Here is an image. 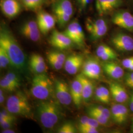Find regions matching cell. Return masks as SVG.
<instances>
[{
    "instance_id": "cell-15",
    "label": "cell",
    "mask_w": 133,
    "mask_h": 133,
    "mask_svg": "<svg viewBox=\"0 0 133 133\" xmlns=\"http://www.w3.org/2000/svg\"><path fill=\"white\" fill-rule=\"evenodd\" d=\"M84 61L81 54H71L66 58L64 65L65 70L70 75H76L82 68Z\"/></svg>"
},
{
    "instance_id": "cell-49",
    "label": "cell",
    "mask_w": 133,
    "mask_h": 133,
    "mask_svg": "<svg viewBox=\"0 0 133 133\" xmlns=\"http://www.w3.org/2000/svg\"></svg>"
},
{
    "instance_id": "cell-43",
    "label": "cell",
    "mask_w": 133,
    "mask_h": 133,
    "mask_svg": "<svg viewBox=\"0 0 133 133\" xmlns=\"http://www.w3.org/2000/svg\"><path fill=\"white\" fill-rule=\"evenodd\" d=\"M89 117L87 116H83L79 119V126H85L86 125L89 119Z\"/></svg>"
},
{
    "instance_id": "cell-18",
    "label": "cell",
    "mask_w": 133,
    "mask_h": 133,
    "mask_svg": "<svg viewBox=\"0 0 133 133\" xmlns=\"http://www.w3.org/2000/svg\"><path fill=\"white\" fill-rule=\"evenodd\" d=\"M109 89L114 101L118 103H123L128 100V95L123 86L117 82L110 83Z\"/></svg>"
},
{
    "instance_id": "cell-47",
    "label": "cell",
    "mask_w": 133,
    "mask_h": 133,
    "mask_svg": "<svg viewBox=\"0 0 133 133\" xmlns=\"http://www.w3.org/2000/svg\"><path fill=\"white\" fill-rule=\"evenodd\" d=\"M129 87L131 88H133V81L132 82H129L126 84Z\"/></svg>"
},
{
    "instance_id": "cell-23",
    "label": "cell",
    "mask_w": 133,
    "mask_h": 133,
    "mask_svg": "<svg viewBox=\"0 0 133 133\" xmlns=\"http://www.w3.org/2000/svg\"><path fill=\"white\" fill-rule=\"evenodd\" d=\"M108 25L106 21L103 18L92 19L88 18L85 22L86 28L89 33L95 32Z\"/></svg>"
},
{
    "instance_id": "cell-36",
    "label": "cell",
    "mask_w": 133,
    "mask_h": 133,
    "mask_svg": "<svg viewBox=\"0 0 133 133\" xmlns=\"http://www.w3.org/2000/svg\"><path fill=\"white\" fill-rule=\"evenodd\" d=\"M101 90L102 92V94L103 95V98L104 100V103L105 104H109L110 102V94L109 91L108 90L105 86H100Z\"/></svg>"
},
{
    "instance_id": "cell-9",
    "label": "cell",
    "mask_w": 133,
    "mask_h": 133,
    "mask_svg": "<svg viewBox=\"0 0 133 133\" xmlns=\"http://www.w3.org/2000/svg\"><path fill=\"white\" fill-rule=\"evenodd\" d=\"M55 94L58 102L63 105H69L72 101L70 88L66 82L57 79L55 82Z\"/></svg>"
},
{
    "instance_id": "cell-3",
    "label": "cell",
    "mask_w": 133,
    "mask_h": 133,
    "mask_svg": "<svg viewBox=\"0 0 133 133\" xmlns=\"http://www.w3.org/2000/svg\"><path fill=\"white\" fill-rule=\"evenodd\" d=\"M6 109L14 115L28 118L32 117V107L28 99L21 91L9 97L6 101Z\"/></svg>"
},
{
    "instance_id": "cell-33",
    "label": "cell",
    "mask_w": 133,
    "mask_h": 133,
    "mask_svg": "<svg viewBox=\"0 0 133 133\" xmlns=\"http://www.w3.org/2000/svg\"><path fill=\"white\" fill-rule=\"evenodd\" d=\"M48 61L49 62L50 65L55 70H61L64 66L63 64L58 62L56 59H55L54 57L50 56V55H47Z\"/></svg>"
},
{
    "instance_id": "cell-34",
    "label": "cell",
    "mask_w": 133,
    "mask_h": 133,
    "mask_svg": "<svg viewBox=\"0 0 133 133\" xmlns=\"http://www.w3.org/2000/svg\"><path fill=\"white\" fill-rule=\"evenodd\" d=\"M94 0H76L77 5L80 11L85 10Z\"/></svg>"
},
{
    "instance_id": "cell-45",
    "label": "cell",
    "mask_w": 133,
    "mask_h": 133,
    "mask_svg": "<svg viewBox=\"0 0 133 133\" xmlns=\"http://www.w3.org/2000/svg\"><path fill=\"white\" fill-rule=\"evenodd\" d=\"M4 101H5V97H4L3 90L1 88V90H0V103H1V104H3Z\"/></svg>"
},
{
    "instance_id": "cell-40",
    "label": "cell",
    "mask_w": 133,
    "mask_h": 133,
    "mask_svg": "<svg viewBox=\"0 0 133 133\" xmlns=\"http://www.w3.org/2000/svg\"><path fill=\"white\" fill-rule=\"evenodd\" d=\"M14 121L10 120H5V121L0 122L1 126L3 130L10 129L12 127Z\"/></svg>"
},
{
    "instance_id": "cell-17",
    "label": "cell",
    "mask_w": 133,
    "mask_h": 133,
    "mask_svg": "<svg viewBox=\"0 0 133 133\" xmlns=\"http://www.w3.org/2000/svg\"><path fill=\"white\" fill-rule=\"evenodd\" d=\"M101 65L105 73L112 79H118L124 76L123 68L115 62L105 61Z\"/></svg>"
},
{
    "instance_id": "cell-8",
    "label": "cell",
    "mask_w": 133,
    "mask_h": 133,
    "mask_svg": "<svg viewBox=\"0 0 133 133\" xmlns=\"http://www.w3.org/2000/svg\"><path fill=\"white\" fill-rule=\"evenodd\" d=\"M110 42L117 50L122 52L133 50V38L127 34L117 32L110 38Z\"/></svg>"
},
{
    "instance_id": "cell-19",
    "label": "cell",
    "mask_w": 133,
    "mask_h": 133,
    "mask_svg": "<svg viewBox=\"0 0 133 133\" xmlns=\"http://www.w3.org/2000/svg\"><path fill=\"white\" fill-rule=\"evenodd\" d=\"M72 102L76 107H79L82 98V87L79 77L77 75L71 83L70 87Z\"/></svg>"
},
{
    "instance_id": "cell-22",
    "label": "cell",
    "mask_w": 133,
    "mask_h": 133,
    "mask_svg": "<svg viewBox=\"0 0 133 133\" xmlns=\"http://www.w3.org/2000/svg\"><path fill=\"white\" fill-rule=\"evenodd\" d=\"M78 76L82 84L83 101L87 102L90 100L93 94L94 89V83L91 79L84 76L82 74Z\"/></svg>"
},
{
    "instance_id": "cell-46",
    "label": "cell",
    "mask_w": 133,
    "mask_h": 133,
    "mask_svg": "<svg viewBox=\"0 0 133 133\" xmlns=\"http://www.w3.org/2000/svg\"><path fill=\"white\" fill-rule=\"evenodd\" d=\"M3 133H14V130H11V129H5L2 132Z\"/></svg>"
},
{
    "instance_id": "cell-27",
    "label": "cell",
    "mask_w": 133,
    "mask_h": 133,
    "mask_svg": "<svg viewBox=\"0 0 133 133\" xmlns=\"http://www.w3.org/2000/svg\"><path fill=\"white\" fill-rule=\"evenodd\" d=\"M87 113L89 117H92L93 118L96 119L100 125L105 126L108 125L109 123V119L107 118L104 116L100 114L98 112H95L93 110H91L90 109H88L87 110Z\"/></svg>"
},
{
    "instance_id": "cell-37",
    "label": "cell",
    "mask_w": 133,
    "mask_h": 133,
    "mask_svg": "<svg viewBox=\"0 0 133 133\" xmlns=\"http://www.w3.org/2000/svg\"><path fill=\"white\" fill-rule=\"evenodd\" d=\"M133 65V56L123 59L122 61V65L124 68L128 69Z\"/></svg>"
},
{
    "instance_id": "cell-29",
    "label": "cell",
    "mask_w": 133,
    "mask_h": 133,
    "mask_svg": "<svg viewBox=\"0 0 133 133\" xmlns=\"http://www.w3.org/2000/svg\"><path fill=\"white\" fill-rule=\"evenodd\" d=\"M58 133H75L76 130L74 124L70 122H67L61 125L58 129Z\"/></svg>"
},
{
    "instance_id": "cell-6",
    "label": "cell",
    "mask_w": 133,
    "mask_h": 133,
    "mask_svg": "<svg viewBox=\"0 0 133 133\" xmlns=\"http://www.w3.org/2000/svg\"><path fill=\"white\" fill-rule=\"evenodd\" d=\"M111 21L115 25L133 32V15L124 10H115L111 16Z\"/></svg>"
},
{
    "instance_id": "cell-7",
    "label": "cell",
    "mask_w": 133,
    "mask_h": 133,
    "mask_svg": "<svg viewBox=\"0 0 133 133\" xmlns=\"http://www.w3.org/2000/svg\"><path fill=\"white\" fill-rule=\"evenodd\" d=\"M102 65L94 58H88L84 61L82 74L91 79H99L102 75Z\"/></svg>"
},
{
    "instance_id": "cell-39",
    "label": "cell",
    "mask_w": 133,
    "mask_h": 133,
    "mask_svg": "<svg viewBox=\"0 0 133 133\" xmlns=\"http://www.w3.org/2000/svg\"><path fill=\"white\" fill-rule=\"evenodd\" d=\"M15 115L11 114L8 109H3L0 112V116H2L3 117H5V118H7L8 119L12 120L15 121L16 118L14 116Z\"/></svg>"
},
{
    "instance_id": "cell-25",
    "label": "cell",
    "mask_w": 133,
    "mask_h": 133,
    "mask_svg": "<svg viewBox=\"0 0 133 133\" xmlns=\"http://www.w3.org/2000/svg\"><path fill=\"white\" fill-rule=\"evenodd\" d=\"M29 66L31 71L36 74L44 73L48 69L45 63H41L29 59Z\"/></svg>"
},
{
    "instance_id": "cell-35",
    "label": "cell",
    "mask_w": 133,
    "mask_h": 133,
    "mask_svg": "<svg viewBox=\"0 0 133 133\" xmlns=\"http://www.w3.org/2000/svg\"><path fill=\"white\" fill-rule=\"evenodd\" d=\"M78 129L80 132L82 133H99L97 128L91 127L88 126H78Z\"/></svg>"
},
{
    "instance_id": "cell-11",
    "label": "cell",
    "mask_w": 133,
    "mask_h": 133,
    "mask_svg": "<svg viewBox=\"0 0 133 133\" xmlns=\"http://www.w3.org/2000/svg\"><path fill=\"white\" fill-rule=\"evenodd\" d=\"M20 32L26 38L34 42H37L40 40L41 32L37 22L35 20L25 22L21 26Z\"/></svg>"
},
{
    "instance_id": "cell-21",
    "label": "cell",
    "mask_w": 133,
    "mask_h": 133,
    "mask_svg": "<svg viewBox=\"0 0 133 133\" xmlns=\"http://www.w3.org/2000/svg\"><path fill=\"white\" fill-rule=\"evenodd\" d=\"M96 53L97 57L104 61H111L116 59L118 57L117 54L112 48L104 44L98 46Z\"/></svg>"
},
{
    "instance_id": "cell-44",
    "label": "cell",
    "mask_w": 133,
    "mask_h": 133,
    "mask_svg": "<svg viewBox=\"0 0 133 133\" xmlns=\"http://www.w3.org/2000/svg\"><path fill=\"white\" fill-rule=\"evenodd\" d=\"M129 108L131 111L133 112V92L131 94L129 99Z\"/></svg>"
},
{
    "instance_id": "cell-14",
    "label": "cell",
    "mask_w": 133,
    "mask_h": 133,
    "mask_svg": "<svg viewBox=\"0 0 133 133\" xmlns=\"http://www.w3.org/2000/svg\"><path fill=\"white\" fill-rule=\"evenodd\" d=\"M50 43L53 47L62 50L71 48L73 42L64 33L54 30L51 35Z\"/></svg>"
},
{
    "instance_id": "cell-12",
    "label": "cell",
    "mask_w": 133,
    "mask_h": 133,
    "mask_svg": "<svg viewBox=\"0 0 133 133\" xmlns=\"http://www.w3.org/2000/svg\"><path fill=\"white\" fill-rule=\"evenodd\" d=\"M56 18L51 14L43 10H39L38 13L37 22L42 33L48 34L55 26Z\"/></svg>"
},
{
    "instance_id": "cell-5",
    "label": "cell",
    "mask_w": 133,
    "mask_h": 133,
    "mask_svg": "<svg viewBox=\"0 0 133 133\" xmlns=\"http://www.w3.org/2000/svg\"><path fill=\"white\" fill-rule=\"evenodd\" d=\"M72 41L73 43L81 48L85 45V38L83 29L76 20L72 21L63 32Z\"/></svg>"
},
{
    "instance_id": "cell-10",
    "label": "cell",
    "mask_w": 133,
    "mask_h": 133,
    "mask_svg": "<svg viewBox=\"0 0 133 133\" xmlns=\"http://www.w3.org/2000/svg\"><path fill=\"white\" fill-rule=\"evenodd\" d=\"M123 4V0H96V9L101 16L113 13Z\"/></svg>"
},
{
    "instance_id": "cell-38",
    "label": "cell",
    "mask_w": 133,
    "mask_h": 133,
    "mask_svg": "<svg viewBox=\"0 0 133 133\" xmlns=\"http://www.w3.org/2000/svg\"><path fill=\"white\" fill-rule=\"evenodd\" d=\"M95 97L96 100H97L98 101L101 102V103H104L103 95L102 94V92L101 90L100 86L96 88V89H95Z\"/></svg>"
},
{
    "instance_id": "cell-16",
    "label": "cell",
    "mask_w": 133,
    "mask_h": 133,
    "mask_svg": "<svg viewBox=\"0 0 133 133\" xmlns=\"http://www.w3.org/2000/svg\"><path fill=\"white\" fill-rule=\"evenodd\" d=\"M111 117L114 122L118 125L126 123L128 117V110L126 107L120 104H114L110 108Z\"/></svg>"
},
{
    "instance_id": "cell-4",
    "label": "cell",
    "mask_w": 133,
    "mask_h": 133,
    "mask_svg": "<svg viewBox=\"0 0 133 133\" xmlns=\"http://www.w3.org/2000/svg\"><path fill=\"white\" fill-rule=\"evenodd\" d=\"M30 91L35 98L42 101L48 100L53 92L52 82L45 74H36L32 81Z\"/></svg>"
},
{
    "instance_id": "cell-42",
    "label": "cell",
    "mask_w": 133,
    "mask_h": 133,
    "mask_svg": "<svg viewBox=\"0 0 133 133\" xmlns=\"http://www.w3.org/2000/svg\"><path fill=\"white\" fill-rule=\"evenodd\" d=\"M133 81V71L127 73L125 76V84Z\"/></svg>"
},
{
    "instance_id": "cell-1",
    "label": "cell",
    "mask_w": 133,
    "mask_h": 133,
    "mask_svg": "<svg viewBox=\"0 0 133 133\" xmlns=\"http://www.w3.org/2000/svg\"><path fill=\"white\" fill-rule=\"evenodd\" d=\"M0 46L7 53L12 66L18 70H24L26 64L24 52L13 34L4 25L0 29Z\"/></svg>"
},
{
    "instance_id": "cell-48",
    "label": "cell",
    "mask_w": 133,
    "mask_h": 133,
    "mask_svg": "<svg viewBox=\"0 0 133 133\" xmlns=\"http://www.w3.org/2000/svg\"><path fill=\"white\" fill-rule=\"evenodd\" d=\"M131 131L132 133H133V117L132 118V123L131 126Z\"/></svg>"
},
{
    "instance_id": "cell-30",
    "label": "cell",
    "mask_w": 133,
    "mask_h": 133,
    "mask_svg": "<svg viewBox=\"0 0 133 133\" xmlns=\"http://www.w3.org/2000/svg\"><path fill=\"white\" fill-rule=\"evenodd\" d=\"M55 15L56 20L60 27H64L69 22L71 17L70 15L63 14H56Z\"/></svg>"
},
{
    "instance_id": "cell-41",
    "label": "cell",
    "mask_w": 133,
    "mask_h": 133,
    "mask_svg": "<svg viewBox=\"0 0 133 133\" xmlns=\"http://www.w3.org/2000/svg\"><path fill=\"white\" fill-rule=\"evenodd\" d=\"M100 125L99 123L96 119L90 117L89 118L87 123L85 126H88L91 127H94L95 128H98Z\"/></svg>"
},
{
    "instance_id": "cell-24",
    "label": "cell",
    "mask_w": 133,
    "mask_h": 133,
    "mask_svg": "<svg viewBox=\"0 0 133 133\" xmlns=\"http://www.w3.org/2000/svg\"><path fill=\"white\" fill-rule=\"evenodd\" d=\"M20 1L26 9L36 11L45 4L47 0H20Z\"/></svg>"
},
{
    "instance_id": "cell-31",
    "label": "cell",
    "mask_w": 133,
    "mask_h": 133,
    "mask_svg": "<svg viewBox=\"0 0 133 133\" xmlns=\"http://www.w3.org/2000/svg\"><path fill=\"white\" fill-rule=\"evenodd\" d=\"M48 54L54 57L58 62L64 65L66 58V55L64 53L57 51H52L48 53Z\"/></svg>"
},
{
    "instance_id": "cell-26",
    "label": "cell",
    "mask_w": 133,
    "mask_h": 133,
    "mask_svg": "<svg viewBox=\"0 0 133 133\" xmlns=\"http://www.w3.org/2000/svg\"><path fill=\"white\" fill-rule=\"evenodd\" d=\"M0 86L1 89L8 92H14L19 88L14 83L5 78V77L1 79Z\"/></svg>"
},
{
    "instance_id": "cell-32",
    "label": "cell",
    "mask_w": 133,
    "mask_h": 133,
    "mask_svg": "<svg viewBox=\"0 0 133 133\" xmlns=\"http://www.w3.org/2000/svg\"><path fill=\"white\" fill-rule=\"evenodd\" d=\"M5 78L14 83L18 88L21 84V81L19 76L14 72H10L8 73L5 76Z\"/></svg>"
},
{
    "instance_id": "cell-20",
    "label": "cell",
    "mask_w": 133,
    "mask_h": 133,
    "mask_svg": "<svg viewBox=\"0 0 133 133\" xmlns=\"http://www.w3.org/2000/svg\"><path fill=\"white\" fill-rule=\"evenodd\" d=\"M54 14H63L72 16L73 14V6L71 0H55L52 6Z\"/></svg>"
},
{
    "instance_id": "cell-13",
    "label": "cell",
    "mask_w": 133,
    "mask_h": 133,
    "mask_svg": "<svg viewBox=\"0 0 133 133\" xmlns=\"http://www.w3.org/2000/svg\"><path fill=\"white\" fill-rule=\"evenodd\" d=\"M19 0H1L0 6L2 12L9 18L16 17L20 13L22 6Z\"/></svg>"
},
{
    "instance_id": "cell-28",
    "label": "cell",
    "mask_w": 133,
    "mask_h": 133,
    "mask_svg": "<svg viewBox=\"0 0 133 133\" xmlns=\"http://www.w3.org/2000/svg\"><path fill=\"white\" fill-rule=\"evenodd\" d=\"M10 64V58L5 49L0 46V67L2 69L5 68Z\"/></svg>"
},
{
    "instance_id": "cell-2",
    "label": "cell",
    "mask_w": 133,
    "mask_h": 133,
    "mask_svg": "<svg viewBox=\"0 0 133 133\" xmlns=\"http://www.w3.org/2000/svg\"><path fill=\"white\" fill-rule=\"evenodd\" d=\"M38 114L41 123L45 128L52 129L61 116V110L57 103L53 100H43L38 107Z\"/></svg>"
}]
</instances>
